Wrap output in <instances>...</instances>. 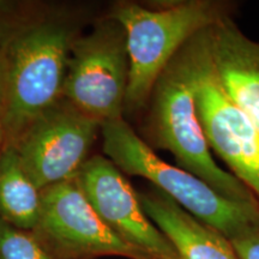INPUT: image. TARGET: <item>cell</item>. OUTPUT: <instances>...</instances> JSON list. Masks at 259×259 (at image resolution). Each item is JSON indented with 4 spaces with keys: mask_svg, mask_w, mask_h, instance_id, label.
I'll return each instance as SVG.
<instances>
[{
    "mask_svg": "<svg viewBox=\"0 0 259 259\" xmlns=\"http://www.w3.org/2000/svg\"><path fill=\"white\" fill-rule=\"evenodd\" d=\"M204 30L181 48L189 67L197 116L209 147L259 202V131L223 89L211 63Z\"/></svg>",
    "mask_w": 259,
    "mask_h": 259,
    "instance_id": "5",
    "label": "cell"
},
{
    "mask_svg": "<svg viewBox=\"0 0 259 259\" xmlns=\"http://www.w3.org/2000/svg\"><path fill=\"white\" fill-rule=\"evenodd\" d=\"M3 147V136H2V126H0V148Z\"/></svg>",
    "mask_w": 259,
    "mask_h": 259,
    "instance_id": "16",
    "label": "cell"
},
{
    "mask_svg": "<svg viewBox=\"0 0 259 259\" xmlns=\"http://www.w3.org/2000/svg\"><path fill=\"white\" fill-rule=\"evenodd\" d=\"M149 101V120L154 142L174 155L181 169L199 178L226 198L259 204L252 191L234 174L223 170L211 156L197 116L183 50L178 52L160 74Z\"/></svg>",
    "mask_w": 259,
    "mask_h": 259,
    "instance_id": "4",
    "label": "cell"
},
{
    "mask_svg": "<svg viewBox=\"0 0 259 259\" xmlns=\"http://www.w3.org/2000/svg\"><path fill=\"white\" fill-rule=\"evenodd\" d=\"M4 89H5V56L0 52V115L3 111V102H4Z\"/></svg>",
    "mask_w": 259,
    "mask_h": 259,
    "instance_id": "15",
    "label": "cell"
},
{
    "mask_svg": "<svg viewBox=\"0 0 259 259\" xmlns=\"http://www.w3.org/2000/svg\"><path fill=\"white\" fill-rule=\"evenodd\" d=\"M71 44L70 32L54 23L32 25L11 41L4 53L2 149L12 147L60 100Z\"/></svg>",
    "mask_w": 259,
    "mask_h": 259,
    "instance_id": "3",
    "label": "cell"
},
{
    "mask_svg": "<svg viewBox=\"0 0 259 259\" xmlns=\"http://www.w3.org/2000/svg\"><path fill=\"white\" fill-rule=\"evenodd\" d=\"M76 180L97 215L122 240L151 259H179L173 244L144 212L138 192L111 160L101 155L88 158Z\"/></svg>",
    "mask_w": 259,
    "mask_h": 259,
    "instance_id": "9",
    "label": "cell"
},
{
    "mask_svg": "<svg viewBox=\"0 0 259 259\" xmlns=\"http://www.w3.org/2000/svg\"><path fill=\"white\" fill-rule=\"evenodd\" d=\"M108 17L126 35L130 72L124 111L135 112L149 102L158 77L181 47L199 31L231 17V5L220 0H180L149 9L124 3Z\"/></svg>",
    "mask_w": 259,
    "mask_h": 259,
    "instance_id": "1",
    "label": "cell"
},
{
    "mask_svg": "<svg viewBox=\"0 0 259 259\" xmlns=\"http://www.w3.org/2000/svg\"><path fill=\"white\" fill-rule=\"evenodd\" d=\"M101 124L59 100L12 145L38 190L73 179L85 161Z\"/></svg>",
    "mask_w": 259,
    "mask_h": 259,
    "instance_id": "8",
    "label": "cell"
},
{
    "mask_svg": "<svg viewBox=\"0 0 259 259\" xmlns=\"http://www.w3.org/2000/svg\"><path fill=\"white\" fill-rule=\"evenodd\" d=\"M32 233L60 259L102 255L151 259L122 240L102 221L76 178L41 190L40 220Z\"/></svg>",
    "mask_w": 259,
    "mask_h": 259,
    "instance_id": "7",
    "label": "cell"
},
{
    "mask_svg": "<svg viewBox=\"0 0 259 259\" xmlns=\"http://www.w3.org/2000/svg\"><path fill=\"white\" fill-rule=\"evenodd\" d=\"M41 211V191L24 170L12 147L0 149V219L34 232Z\"/></svg>",
    "mask_w": 259,
    "mask_h": 259,
    "instance_id": "12",
    "label": "cell"
},
{
    "mask_svg": "<svg viewBox=\"0 0 259 259\" xmlns=\"http://www.w3.org/2000/svg\"><path fill=\"white\" fill-rule=\"evenodd\" d=\"M0 259H60L31 232L15 228L0 219Z\"/></svg>",
    "mask_w": 259,
    "mask_h": 259,
    "instance_id": "13",
    "label": "cell"
},
{
    "mask_svg": "<svg viewBox=\"0 0 259 259\" xmlns=\"http://www.w3.org/2000/svg\"><path fill=\"white\" fill-rule=\"evenodd\" d=\"M229 241L240 259H259V231L247 233Z\"/></svg>",
    "mask_w": 259,
    "mask_h": 259,
    "instance_id": "14",
    "label": "cell"
},
{
    "mask_svg": "<svg viewBox=\"0 0 259 259\" xmlns=\"http://www.w3.org/2000/svg\"><path fill=\"white\" fill-rule=\"evenodd\" d=\"M103 151L122 173L142 177L191 216L228 240L259 231V204L223 197L189 171L164 162L124 120L101 124Z\"/></svg>",
    "mask_w": 259,
    "mask_h": 259,
    "instance_id": "2",
    "label": "cell"
},
{
    "mask_svg": "<svg viewBox=\"0 0 259 259\" xmlns=\"http://www.w3.org/2000/svg\"><path fill=\"white\" fill-rule=\"evenodd\" d=\"M138 198L148 218L173 244L179 259H240L228 239L160 190L138 192Z\"/></svg>",
    "mask_w": 259,
    "mask_h": 259,
    "instance_id": "11",
    "label": "cell"
},
{
    "mask_svg": "<svg viewBox=\"0 0 259 259\" xmlns=\"http://www.w3.org/2000/svg\"><path fill=\"white\" fill-rule=\"evenodd\" d=\"M204 37L223 89L259 131V41L248 37L231 17L206 28Z\"/></svg>",
    "mask_w": 259,
    "mask_h": 259,
    "instance_id": "10",
    "label": "cell"
},
{
    "mask_svg": "<svg viewBox=\"0 0 259 259\" xmlns=\"http://www.w3.org/2000/svg\"><path fill=\"white\" fill-rule=\"evenodd\" d=\"M128 72L125 31L108 17L71 44L63 96L100 124L118 120L124 113Z\"/></svg>",
    "mask_w": 259,
    "mask_h": 259,
    "instance_id": "6",
    "label": "cell"
}]
</instances>
